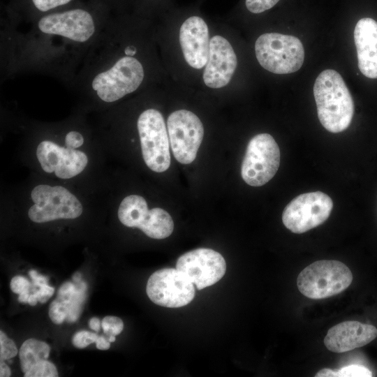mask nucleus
Instances as JSON below:
<instances>
[{"instance_id":"f257e3e1","label":"nucleus","mask_w":377,"mask_h":377,"mask_svg":"<svg viewBox=\"0 0 377 377\" xmlns=\"http://www.w3.org/2000/svg\"><path fill=\"white\" fill-rule=\"evenodd\" d=\"M103 29L81 8L44 15L31 30L16 37L12 61L15 69L46 71L73 82Z\"/></svg>"},{"instance_id":"f03ea898","label":"nucleus","mask_w":377,"mask_h":377,"mask_svg":"<svg viewBox=\"0 0 377 377\" xmlns=\"http://www.w3.org/2000/svg\"><path fill=\"white\" fill-rule=\"evenodd\" d=\"M137 47L127 45L117 50L110 27H104L89 50L73 82L103 103H113L135 91L145 72L135 57Z\"/></svg>"},{"instance_id":"7ed1b4c3","label":"nucleus","mask_w":377,"mask_h":377,"mask_svg":"<svg viewBox=\"0 0 377 377\" xmlns=\"http://www.w3.org/2000/svg\"><path fill=\"white\" fill-rule=\"evenodd\" d=\"M313 96L318 117L322 126L331 133H340L350 126L354 114V103L341 75L326 69L316 77Z\"/></svg>"},{"instance_id":"20e7f679","label":"nucleus","mask_w":377,"mask_h":377,"mask_svg":"<svg viewBox=\"0 0 377 377\" xmlns=\"http://www.w3.org/2000/svg\"><path fill=\"white\" fill-rule=\"evenodd\" d=\"M352 281V272L344 263L323 260L306 267L297 276V286L304 296L320 300L342 293Z\"/></svg>"},{"instance_id":"39448f33","label":"nucleus","mask_w":377,"mask_h":377,"mask_svg":"<svg viewBox=\"0 0 377 377\" xmlns=\"http://www.w3.org/2000/svg\"><path fill=\"white\" fill-rule=\"evenodd\" d=\"M258 61L265 70L275 74H290L297 71L304 60L301 40L293 36L266 33L255 43Z\"/></svg>"},{"instance_id":"423d86ee","label":"nucleus","mask_w":377,"mask_h":377,"mask_svg":"<svg viewBox=\"0 0 377 377\" xmlns=\"http://www.w3.org/2000/svg\"><path fill=\"white\" fill-rule=\"evenodd\" d=\"M137 128L146 165L156 172L167 170L170 165V145L162 114L154 108L144 110L138 117Z\"/></svg>"},{"instance_id":"0eeeda50","label":"nucleus","mask_w":377,"mask_h":377,"mask_svg":"<svg viewBox=\"0 0 377 377\" xmlns=\"http://www.w3.org/2000/svg\"><path fill=\"white\" fill-rule=\"evenodd\" d=\"M280 164V150L274 138L260 133L248 143L241 167L243 180L251 186H261L276 173Z\"/></svg>"},{"instance_id":"6e6552de","label":"nucleus","mask_w":377,"mask_h":377,"mask_svg":"<svg viewBox=\"0 0 377 377\" xmlns=\"http://www.w3.org/2000/svg\"><path fill=\"white\" fill-rule=\"evenodd\" d=\"M31 198L34 205L29 208L28 216L35 223L74 219L82 213L80 200L61 186L39 184L31 191Z\"/></svg>"},{"instance_id":"1a4fd4ad","label":"nucleus","mask_w":377,"mask_h":377,"mask_svg":"<svg viewBox=\"0 0 377 377\" xmlns=\"http://www.w3.org/2000/svg\"><path fill=\"white\" fill-rule=\"evenodd\" d=\"M117 214L123 225L138 228L153 239L166 238L174 229V223L168 212L159 207L149 209L145 199L138 195L124 198Z\"/></svg>"},{"instance_id":"9d476101","label":"nucleus","mask_w":377,"mask_h":377,"mask_svg":"<svg viewBox=\"0 0 377 377\" xmlns=\"http://www.w3.org/2000/svg\"><path fill=\"white\" fill-rule=\"evenodd\" d=\"M333 208L332 198L321 191L305 193L293 199L284 208L282 221L293 233H304L323 223Z\"/></svg>"},{"instance_id":"9b49d317","label":"nucleus","mask_w":377,"mask_h":377,"mask_svg":"<svg viewBox=\"0 0 377 377\" xmlns=\"http://www.w3.org/2000/svg\"><path fill=\"white\" fill-rule=\"evenodd\" d=\"M167 130L177 161L182 164L192 163L204 136V127L198 117L187 110H176L167 119Z\"/></svg>"},{"instance_id":"f8f14e48","label":"nucleus","mask_w":377,"mask_h":377,"mask_svg":"<svg viewBox=\"0 0 377 377\" xmlns=\"http://www.w3.org/2000/svg\"><path fill=\"white\" fill-rule=\"evenodd\" d=\"M146 291L154 304L168 308L186 306L195 296L193 283L174 268H163L154 272L148 279Z\"/></svg>"},{"instance_id":"ddd939ff","label":"nucleus","mask_w":377,"mask_h":377,"mask_svg":"<svg viewBox=\"0 0 377 377\" xmlns=\"http://www.w3.org/2000/svg\"><path fill=\"white\" fill-rule=\"evenodd\" d=\"M176 269L183 273L197 289L202 290L218 282L226 271L225 259L219 252L199 248L182 255Z\"/></svg>"},{"instance_id":"4468645a","label":"nucleus","mask_w":377,"mask_h":377,"mask_svg":"<svg viewBox=\"0 0 377 377\" xmlns=\"http://www.w3.org/2000/svg\"><path fill=\"white\" fill-rule=\"evenodd\" d=\"M36 156L45 172H54L61 179L77 175L88 163L87 156L83 151L61 147L47 140L38 145Z\"/></svg>"},{"instance_id":"2eb2a0df","label":"nucleus","mask_w":377,"mask_h":377,"mask_svg":"<svg viewBox=\"0 0 377 377\" xmlns=\"http://www.w3.org/2000/svg\"><path fill=\"white\" fill-rule=\"evenodd\" d=\"M237 65V56L228 40L221 36H213L203 72L205 84L213 89L225 87L232 77Z\"/></svg>"},{"instance_id":"dca6fc26","label":"nucleus","mask_w":377,"mask_h":377,"mask_svg":"<svg viewBox=\"0 0 377 377\" xmlns=\"http://www.w3.org/2000/svg\"><path fill=\"white\" fill-rule=\"evenodd\" d=\"M179 43L189 66L200 69L206 65L209 49V31L202 17L192 15L184 20L179 29Z\"/></svg>"},{"instance_id":"f3484780","label":"nucleus","mask_w":377,"mask_h":377,"mask_svg":"<svg viewBox=\"0 0 377 377\" xmlns=\"http://www.w3.org/2000/svg\"><path fill=\"white\" fill-rule=\"evenodd\" d=\"M376 337L377 329L374 325L347 320L329 329L323 342L329 350L339 353L364 346Z\"/></svg>"},{"instance_id":"a211bd4d","label":"nucleus","mask_w":377,"mask_h":377,"mask_svg":"<svg viewBox=\"0 0 377 377\" xmlns=\"http://www.w3.org/2000/svg\"><path fill=\"white\" fill-rule=\"evenodd\" d=\"M87 284L84 281H66L63 283L57 297L49 306V316L57 324H61L64 320L74 323L79 318L82 306L87 297Z\"/></svg>"},{"instance_id":"6ab92c4d","label":"nucleus","mask_w":377,"mask_h":377,"mask_svg":"<svg viewBox=\"0 0 377 377\" xmlns=\"http://www.w3.org/2000/svg\"><path fill=\"white\" fill-rule=\"evenodd\" d=\"M357 66L367 77L377 78V22L369 17L360 19L354 29Z\"/></svg>"},{"instance_id":"aec40b11","label":"nucleus","mask_w":377,"mask_h":377,"mask_svg":"<svg viewBox=\"0 0 377 377\" xmlns=\"http://www.w3.org/2000/svg\"><path fill=\"white\" fill-rule=\"evenodd\" d=\"M50 348L47 343L35 339L24 341L20 347L19 357L22 371L27 372L34 365L47 360Z\"/></svg>"},{"instance_id":"412c9836","label":"nucleus","mask_w":377,"mask_h":377,"mask_svg":"<svg viewBox=\"0 0 377 377\" xmlns=\"http://www.w3.org/2000/svg\"><path fill=\"white\" fill-rule=\"evenodd\" d=\"M25 377H57L58 372L55 365L47 360H44L34 365L27 372Z\"/></svg>"},{"instance_id":"4be33fe9","label":"nucleus","mask_w":377,"mask_h":377,"mask_svg":"<svg viewBox=\"0 0 377 377\" xmlns=\"http://www.w3.org/2000/svg\"><path fill=\"white\" fill-rule=\"evenodd\" d=\"M371 371L367 367L359 364H350L334 371V377H371Z\"/></svg>"},{"instance_id":"5701e85b","label":"nucleus","mask_w":377,"mask_h":377,"mask_svg":"<svg viewBox=\"0 0 377 377\" xmlns=\"http://www.w3.org/2000/svg\"><path fill=\"white\" fill-rule=\"evenodd\" d=\"M18 353L14 341L9 339L6 334L0 331V361L11 359Z\"/></svg>"},{"instance_id":"b1692460","label":"nucleus","mask_w":377,"mask_h":377,"mask_svg":"<svg viewBox=\"0 0 377 377\" xmlns=\"http://www.w3.org/2000/svg\"><path fill=\"white\" fill-rule=\"evenodd\" d=\"M101 327L103 332L108 336L118 335L124 329L122 320L116 316H105L101 322Z\"/></svg>"},{"instance_id":"393cba45","label":"nucleus","mask_w":377,"mask_h":377,"mask_svg":"<svg viewBox=\"0 0 377 377\" xmlns=\"http://www.w3.org/2000/svg\"><path fill=\"white\" fill-rule=\"evenodd\" d=\"M280 0H245V6L251 13L258 14L273 8Z\"/></svg>"},{"instance_id":"a878e982","label":"nucleus","mask_w":377,"mask_h":377,"mask_svg":"<svg viewBox=\"0 0 377 377\" xmlns=\"http://www.w3.org/2000/svg\"><path fill=\"white\" fill-rule=\"evenodd\" d=\"M98 336L89 331L77 332L73 337L72 343L77 348H84L92 343H96Z\"/></svg>"},{"instance_id":"bb28decb","label":"nucleus","mask_w":377,"mask_h":377,"mask_svg":"<svg viewBox=\"0 0 377 377\" xmlns=\"http://www.w3.org/2000/svg\"><path fill=\"white\" fill-rule=\"evenodd\" d=\"M72 0H31L34 8L40 13H47L56 8L68 4Z\"/></svg>"},{"instance_id":"cd10ccee","label":"nucleus","mask_w":377,"mask_h":377,"mask_svg":"<svg viewBox=\"0 0 377 377\" xmlns=\"http://www.w3.org/2000/svg\"><path fill=\"white\" fill-rule=\"evenodd\" d=\"M10 288L14 293L20 295L24 291L30 290L31 284L25 277L17 275L11 279Z\"/></svg>"},{"instance_id":"c85d7f7f","label":"nucleus","mask_w":377,"mask_h":377,"mask_svg":"<svg viewBox=\"0 0 377 377\" xmlns=\"http://www.w3.org/2000/svg\"><path fill=\"white\" fill-rule=\"evenodd\" d=\"M84 141V139L82 133L74 130L68 131L64 138L66 147L74 149L80 147Z\"/></svg>"},{"instance_id":"c756f323","label":"nucleus","mask_w":377,"mask_h":377,"mask_svg":"<svg viewBox=\"0 0 377 377\" xmlns=\"http://www.w3.org/2000/svg\"><path fill=\"white\" fill-rule=\"evenodd\" d=\"M38 290L33 292L37 297L38 302L45 303L53 295L54 288L50 286L47 283L41 285Z\"/></svg>"},{"instance_id":"7c9ffc66","label":"nucleus","mask_w":377,"mask_h":377,"mask_svg":"<svg viewBox=\"0 0 377 377\" xmlns=\"http://www.w3.org/2000/svg\"><path fill=\"white\" fill-rule=\"evenodd\" d=\"M29 274L32 279L31 290L33 292L36 288H39L43 284L47 283V277L39 274L36 270L31 269L29 272Z\"/></svg>"},{"instance_id":"2f4dec72","label":"nucleus","mask_w":377,"mask_h":377,"mask_svg":"<svg viewBox=\"0 0 377 377\" xmlns=\"http://www.w3.org/2000/svg\"><path fill=\"white\" fill-rule=\"evenodd\" d=\"M96 348L99 350H105L110 348V343L108 339L103 336H98L96 341Z\"/></svg>"},{"instance_id":"473e14b6","label":"nucleus","mask_w":377,"mask_h":377,"mask_svg":"<svg viewBox=\"0 0 377 377\" xmlns=\"http://www.w3.org/2000/svg\"><path fill=\"white\" fill-rule=\"evenodd\" d=\"M10 369L4 361L0 362V376L9 377L10 376Z\"/></svg>"},{"instance_id":"72a5a7b5","label":"nucleus","mask_w":377,"mask_h":377,"mask_svg":"<svg viewBox=\"0 0 377 377\" xmlns=\"http://www.w3.org/2000/svg\"><path fill=\"white\" fill-rule=\"evenodd\" d=\"M101 323L98 318L93 317L89 321V327L94 331H99L101 328Z\"/></svg>"},{"instance_id":"f704fd0d","label":"nucleus","mask_w":377,"mask_h":377,"mask_svg":"<svg viewBox=\"0 0 377 377\" xmlns=\"http://www.w3.org/2000/svg\"><path fill=\"white\" fill-rule=\"evenodd\" d=\"M334 371L330 369H323L316 375V377H334Z\"/></svg>"},{"instance_id":"c9c22d12","label":"nucleus","mask_w":377,"mask_h":377,"mask_svg":"<svg viewBox=\"0 0 377 377\" xmlns=\"http://www.w3.org/2000/svg\"><path fill=\"white\" fill-rule=\"evenodd\" d=\"M30 290H26L19 295L18 301L21 303H27L30 295Z\"/></svg>"},{"instance_id":"e433bc0d","label":"nucleus","mask_w":377,"mask_h":377,"mask_svg":"<svg viewBox=\"0 0 377 377\" xmlns=\"http://www.w3.org/2000/svg\"><path fill=\"white\" fill-rule=\"evenodd\" d=\"M38 302V300L36 295L34 293L30 294L27 303L31 306H35Z\"/></svg>"},{"instance_id":"4c0bfd02","label":"nucleus","mask_w":377,"mask_h":377,"mask_svg":"<svg viewBox=\"0 0 377 377\" xmlns=\"http://www.w3.org/2000/svg\"><path fill=\"white\" fill-rule=\"evenodd\" d=\"M81 277H82V276H81L80 273H78V272L75 273L73 276V281L74 282H76V283L79 282V281H82Z\"/></svg>"},{"instance_id":"58836bf2","label":"nucleus","mask_w":377,"mask_h":377,"mask_svg":"<svg viewBox=\"0 0 377 377\" xmlns=\"http://www.w3.org/2000/svg\"><path fill=\"white\" fill-rule=\"evenodd\" d=\"M108 341L110 342H114L115 341V337L114 335H110V336H108Z\"/></svg>"}]
</instances>
